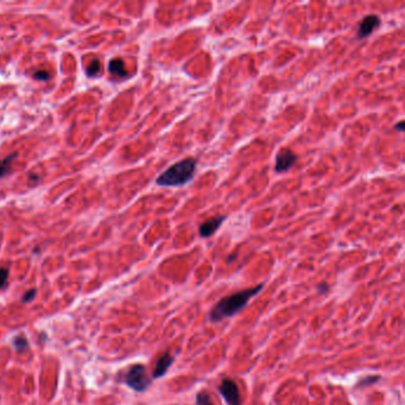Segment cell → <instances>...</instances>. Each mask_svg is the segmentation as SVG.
<instances>
[{
  "instance_id": "1",
  "label": "cell",
  "mask_w": 405,
  "mask_h": 405,
  "mask_svg": "<svg viewBox=\"0 0 405 405\" xmlns=\"http://www.w3.org/2000/svg\"><path fill=\"white\" fill-rule=\"evenodd\" d=\"M263 288L264 284H258L256 287L250 288V289L240 290L229 296L222 297L212 308L211 313H209V320L212 322H220L222 320L228 319V317L234 316L241 309L246 307L250 299L260 293Z\"/></svg>"
},
{
  "instance_id": "2",
  "label": "cell",
  "mask_w": 405,
  "mask_h": 405,
  "mask_svg": "<svg viewBox=\"0 0 405 405\" xmlns=\"http://www.w3.org/2000/svg\"><path fill=\"white\" fill-rule=\"evenodd\" d=\"M197 161L193 157H186L175 163L156 179V184L161 186H182L195 177Z\"/></svg>"
},
{
  "instance_id": "3",
  "label": "cell",
  "mask_w": 405,
  "mask_h": 405,
  "mask_svg": "<svg viewBox=\"0 0 405 405\" xmlns=\"http://www.w3.org/2000/svg\"><path fill=\"white\" fill-rule=\"evenodd\" d=\"M125 384L136 392L147 391L151 384V378L148 377L147 367L142 364L133 365L125 375Z\"/></svg>"
},
{
  "instance_id": "4",
  "label": "cell",
  "mask_w": 405,
  "mask_h": 405,
  "mask_svg": "<svg viewBox=\"0 0 405 405\" xmlns=\"http://www.w3.org/2000/svg\"><path fill=\"white\" fill-rule=\"evenodd\" d=\"M219 391L228 405L241 404L240 391H239V387L234 380L228 379V378L223 379L219 385Z\"/></svg>"
},
{
  "instance_id": "5",
  "label": "cell",
  "mask_w": 405,
  "mask_h": 405,
  "mask_svg": "<svg viewBox=\"0 0 405 405\" xmlns=\"http://www.w3.org/2000/svg\"><path fill=\"white\" fill-rule=\"evenodd\" d=\"M297 161V156L294 151L290 148L283 147L278 151L276 156V164H275V171L276 173H287L289 169H291L294 164Z\"/></svg>"
},
{
  "instance_id": "6",
  "label": "cell",
  "mask_w": 405,
  "mask_h": 405,
  "mask_svg": "<svg viewBox=\"0 0 405 405\" xmlns=\"http://www.w3.org/2000/svg\"><path fill=\"white\" fill-rule=\"evenodd\" d=\"M381 20L378 16L375 14H369V16H366L365 18L361 20L360 25H359V30H358V38L363 39L365 37L369 36L377 30L380 26Z\"/></svg>"
},
{
  "instance_id": "7",
  "label": "cell",
  "mask_w": 405,
  "mask_h": 405,
  "mask_svg": "<svg viewBox=\"0 0 405 405\" xmlns=\"http://www.w3.org/2000/svg\"><path fill=\"white\" fill-rule=\"evenodd\" d=\"M225 215H220V217L211 218L209 220H206L205 222L201 223V226L199 227V234L202 238H211L212 235L220 228V226L225 222Z\"/></svg>"
},
{
  "instance_id": "8",
  "label": "cell",
  "mask_w": 405,
  "mask_h": 405,
  "mask_svg": "<svg viewBox=\"0 0 405 405\" xmlns=\"http://www.w3.org/2000/svg\"><path fill=\"white\" fill-rule=\"evenodd\" d=\"M175 361V358L171 357L169 352H165V353L162 354V357L157 360L156 366H154L152 377L154 379L157 378H162L165 373L168 372V369L170 368V366L173 365Z\"/></svg>"
},
{
  "instance_id": "9",
  "label": "cell",
  "mask_w": 405,
  "mask_h": 405,
  "mask_svg": "<svg viewBox=\"0 0 405 405\" xmlns=\"http://www.w3.org/2000/svg\"><path fill=\"white\" fill-rule=\"evenodd\" d=\"M109 71L112 75L118 77L127 76V71L125 69V63L121 58H113L109 65Z\"/></svg>"
},
{
  "instance_id": "10",
  "label": "cell",
  "mask_w": 405,
  "mask_h": 405,
  "mask_svg": "<svg viewBox=\"0 0 405 405\" xmlns=\"http://www.w3.org/2000/svg\"><path fill=\"white\" fill-rule=\"evenodd\" d=\"M18 157V153L14 152L12 154H8L6 158H4L2 161H0V179L4 176H6V175L10 173V167L11 164H12L13 159L17 158Z\"/></svg>"
},
{
  "instance_id": "11",
  "label": "cell",
  "mask_w": 405,
  "mask_h": 405,
  "mask_svg": "<svg viewBox=\"0 0 405 405\" xmlns=\"http://www.w3.org/2000/svg\"><path fill=\"white\" fill-rule=\"evenodd\" d=\"M381 379L380 375H367V377L363 378L360 381H358L355 387L358 389H361V387H366V386H371L373 384L378 383Z\"/></svg>"
},
{
  "instance_id": "12",
  "label": "cell",
  "mask_w": 405,
  "mask_h": 405,
  "mask_svg": "<svg viewBox=\"0 0 405 405\" xmlns=\"http://www.w3.org/2000/svg\"><path fill=\"white\" fill-rule=\"evenodd\" d=\"M101 69V63L100 61L98 60V58H93L92 62L89 63L88 67H87L86 69V74L88 75V76H95V75L99 74V72H100Z\"/></svg>"
},
{
  "instance_id": "13",
  "label": "cell",
  "mask_w": 405,
  "mask_h": 405,
  "mask_svg": "<svg viewBox=\"0 0 405 405\" xmlns=\"http://www.w3.org/2000/svg\"><path fill=\"white\" fill-rule=\"evenodd\" d=\"M13 347L18 352H24L29 348V342L24 336H16L13 339Z\"/></svg>"
},
{
  "instance_id": "14",
  "label": "cell",
  "mask_w": 405,
  "mask_h": 405,
  "mask_svg": "<svg viewBox=\"0 0 405 405\" xmlns=\"http://www.w3.org/2000/svg\"><path fill=\"white\" fill-rule=\"evenodd\" d=\"M196 405H214L213 401L207 391H200L196 395Z\"/></svg>"
},
{
  "instance_id": "15",
  "label": "cell",
  "mask_w": 405,
  "mask_h": 405,
  "mask_svg": "<svg viewBox=\"0 0 405 405\" xmlns=\"http://www.w3.org/2000/svg\"><path fill=\"white\" fill-rule=\"evenodd\" d=\"M8 275H10V271L7 267H0V289L6 284Z\"/></svg>"
},
{
  "instance_id": "16",
  "label": "cell",
  "mask_w": 405,
  "mask_h": 405,
  "mask_svg": "<svg viewBox=\"0 0 405 405\" xmlns=\"http://www.w3.org/2000/svg\"><path fill=\"white\" fill-rule=\"evenodd\" d=\"M36 295H37V291H36V289H31V290L26 291V293L24 294V296H23L22 301L24 302V303H28V302L33 301V299L35 298V297H36Z\"/></svg>"
},
{
  "instance_id": "17",
  "label": "cell",
  "mask_w": 405,
  "mask_h": 405,
  "mask_svg": "<svg viewBox=\"0 0 405 405\" xmlns=\"http://www.w3.org/2000/svg\"><path fill=\"white\" fill-rule=\"evenodd\" d=\"M34 77L36 78V80H39V81H46L49 80V73L45 72V71H37L36 73L34 74Z\"/></svg>"
},
{
  "instance_id": "18",
  "label": "cell",
  "mask_w": 405,
  "mask_h": 405,
  "mask_svg": "<svg viewBox=\"0 0 405 405\" xmlns=\"http://www.w3.org/2000/svg\"><path fill=\"white\" fill-rule=\"evenodd\" d=\"M317 289H319V293H320V294H325V293H327V291L329 290V287H328L327 283H321V284L319 285V287H317Z\"/></svg>"
},
{
  "instance_id": "19",
  "label": "cell",
  "mask_w": 405,
  "mask_h": 405,
  "mask_svg": "<svg viewBox=\"0 0 405 405\" xmlns=\"http://www.w3.org/2000/svg\"><path fill=\"white\" fill-rule=\"evenodd\" d=\"M395 130L399 131V132H403V131H404V121H399L398 124H396Z\"/></svg>"
}]
</instances>
